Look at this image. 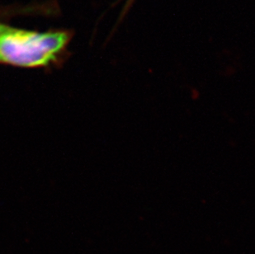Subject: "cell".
<instances>
[{
  "instance_id": "obj_1",
  "label": "cell",
  "mask_w": 255,
  "mask_h": 254,
  "mask_svg": "<svg viewBox=\"0 0 255 254\" xmlns=\"http://www.w3.org/2000/svg\"><path fill=\"white\" fill-rule=\"evenodd\" d=\"M66 30L28 31L7 26L0 36V64L22 68L48 66L56 62L70 43Z\"/></svg>"
},
{
  "instance_id": "obj_2",
  "label": "cell",
  "mask_w": 255,
  "mask_h": 254,
  "mask_svg": "<svg viewBox=\"0 0 255 254\" xmlns=\"http://www.w3.org/2000/svg\"><path fill=\"white\" fill-rule=\"evenodd\" d=\"M7 28V26H6V25L4 24H2V23H0V36L4 32L5 30Z\"/></svg>"
}]
</instances>
